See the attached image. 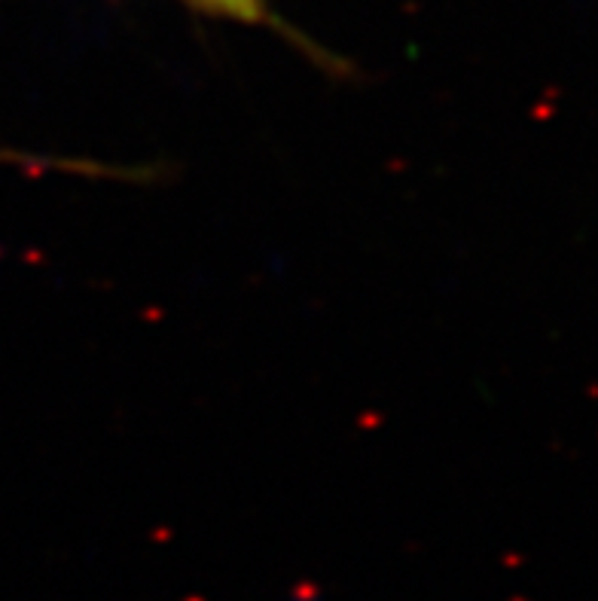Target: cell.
<instances>
[{
  "label": "cell",
  "instance_id": "1",
  "mask_svg": "<svg viewBox=\"0 0 598 601\" xmlns=\"http://www.w3.org/2000/svg\"><path fill=\"white\" fill-rule=\"evenodd\" d=\"M196 7L232 16V19H245V22H260L263 19V4L260 0H193Z\"/></svg>",
  "mask_w": 598,
  "mask_h": 601
}]
</instances>
